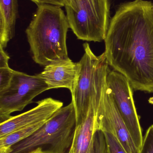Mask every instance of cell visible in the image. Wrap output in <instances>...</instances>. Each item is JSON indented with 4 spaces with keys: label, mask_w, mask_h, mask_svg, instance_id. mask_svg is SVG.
<instances>
[{
    "label": "cell",
    "mask_w": 153,
    "mask_h": 153,
    "mask_svg": "<svg viewBox=\"0 0 153 153\" xmlns=\"http://www.w3.org/2000/svg\"><path fill=\"white\" fill-rule=\"evenodd\" d=\"M49 90L39 74L30 75L15 71L10 85L0 91V124L11 117V114L21 111L33 99Z\"/></svg>",
    "instance_id": "obj_6"
},
{
    "label": "cell",
    "mask_w": 153,
    "mask_h": 153,
    "mask_svg": "<svg viewBox=\"0 0 153 153\" xmlns=\"http://www.w3.org/2000/svg\"><path fill=\"white\" fill-rule=\"evenodd\" d=\"M65 6H69L74 11L77 10V1L78 0H64Z\"/></svg>",
    "instance_id": "obj_19"
},
{
    "label": "cell",
    "mask_w": 153,
    "mask_h": 153,
    "mask_svg": "<svg viewBox=\"0 0 153 153\" xmlns=\"http://www.w3.org/2000/svg\"><path fill=\"white\" fill-rule=\"evenodd\" d=\"M80 69L79 62H74L68 57L56 60L46 65L39 75L49 90L66 88L72 95L78 81Z\"/></svg>",
    "instance_id": "obj_10"
},
{
    "label": "cell",
    "mask_w": 153,
    "mask_h": 153,
    "mask_svg": "<svg viewBox=\"0 0 153 153\" xmlns=\"http://www.w3.org/2000/svg\"><path fill=\"white\" fill-rule=\"evenodd\" d=\"M46 121L22 128L0 139V148L10 150L13 145L31 136L41 128Z\"/></svg>",
    "instance_id": "obj_12"
},
{
    "label": "cell",
    "mask_w": 153,
    "mask_h": 153,
    "mask_svg": "<svg viewBox=\"0 0 153 153\" xmlns=\"http://www.w3.org/2000/svg\"><path fill=\"white\" fill-rule=\"evenodd\" d=\"M18 0H0V46L4 49L15 34Z\"/></svg>",
    "instance_id": "obj_11"
},
{
    "label": "cell",
    "mask_w": 153,
    "mask_h": 153,
    "mask_svg": "<svg viewBox=\"0 0 153 153\" xmlns=\"http://www.w3.org/2000/svg\"><path fill=\"white\" fill-rule=\"evenodd\" d=\"M43 152V151L42 148L41 147H38L37 149L27 153H42Z\"/></svg>",
    "instance_id": "obj_20"
},
{
    "label": "cell",
    "mask_w": 153,
    "mask_h": 153,
    "mask_svg": "<svg viewBox=\"0 0 153 153\" xmlns=\"http://www.w3.org/2000/svg\"><path fill=\"white\" fill-rule=\"evenodd\" d=\"M140 153H153V125L148 128L144 136Z\"/></svg>",
    "instance_id": "obj_16"
},
{
    "label": "cell",
    "mask_w": 153,
    "mask_h": 153,
    "mask_svg": "<svg viewBox=\"0 0 153 153\" xmlns=\"http://www.w3.org/2000/svg\"><path fill=\"white\" fill-rule=\"evenodd\" d=\"M109 153H127L113 133H104Z\"/></svg>",
    "instance_id": "obj_14"
},
{
    "label": "cell",
    "mask_w": 153,
    "mask_h": 153,
    "mask_svg": "<svg viewBox=\"0 0 153 153\" xmlns=\"http://www.w3.org/2000/svg\"><path fill=\"white\" fill-rule=\"evenodd\" d=\"M10 57L4 51V49L0 46V68L9 67L8 62Z\"/></svg>",
    "instance_id": "obj_18"
},
{
    "label": "cell",
    "mask_w": 153,
    "mask_h": 153,
    "mask_svg": "<svg viewBox=\"0 0 153 153\" xmlns=\"http://www.w3.org/2000/svg\"><path fill=\"white\" fill-rule=\"evenodd\" d=\"M83 47L84 53L79 62V77L72 95L76 120L84 119L87 117L92 102L96 110L103 85L110 71L104 52L97 56L88 43H84Z\"/></svg>",
    "instance_id": "obj_4"
},
{
    "label": "cell",
    "mask_w": 153,
    "mask_h": 153,
    "mask_svg": "<svg viewBox=\"0 0 153 153\" xmlns=\"http://www.w3.org/2000/svg\"><path fill=\"white\" fill-rule=\"evenodd\" d=\"M76 125V114L72 101L57 111L42 127L26 139L10 147V153H27L47 146L45 153H68Z\"/></svg>",
    "instance_id": "obj_3"
},
{
    "label": "cell",
    "mask_w": 153,
    "mask_h": 153,
    "mask_svg": "<svg viewBox=\"0 0 153 153\" xmlns=\"http://www.w3.org/2000/svg\"><path fill=\"white\" fill-rule=\"evenodd\" d=\"M110 5L111 0H78L76 11L65 6L70 28L78 39L104 41L111 19Z\"/></svg>",
    "instance_id": "obj_5"
},
{
    "label": "cell",
    "mask_w": 153,
    "mask_h": 153,
    "mask_svg": "<svg viewBox=\"0 0 153 153\" xmlns=\"http://www.w3.org/2000/svg\"><path fill=\"white\" fill-rule=\"evenodd\" d=\"M37 103L35 108L0 124V139L22 128L46 121L63 107L62 102L51 98Z\"/></svg>",
    "instance_id": "obj_9"
},
{
    "label": "cell",
    "mask_w": 153,
    "mask_h": 153,
    "mask_svg": "<svg viewBox=\"0 0 153 153\" xmlns=\"http://www.w3.org/2000/svg\"><path fill=\"white\" fill-rule=\"evenodd\" d=\"M90 153H109L105 134L101 130L94 133Z\"/></svg>",
    "instance_id": "obj_13"
},
{
    "label": "cell",
    "mask_w": 153,
    "mask_h": 153,
    "mask_svg": "<svg viewBox=\"0 0 153 153\" xmlns=\"http://www.w3.org/2000/svg\"><path fill=\"white\" fill-rule=\"evenodd\" d=\"M104 41L109 66L125 76L134 90L153 93L152 2L120 4Z\"/></svg>",
    "instance_id": "obj_1"
},
{
    "label": "cell",
    "mask_w": 153,
    "mask_h": 153,
    "mask_svg": "<svg viewBox=\"0 0 153 153\" xmlns=\"http://www.w3.org/2000/svg\"><path fill=\"white\" fill-rule=\"evenodd\" d=\"M152 4H153V3H152Z\"/></svg>",
    "instance_id": "obj_22"
},
{
    "label": "cell",
    "mask_w": 153,
    "mask_h": 153,
    "mask_svg": "<svg viewBox=\"0 0 153 153\" xmlns=\"http://www.w3.org/2000/svg\"><path fill=\"white\" fill-rule=\"evenodd\" d=\"M10 151L9 150L0 148V153H9Z\"/></svg>",
    "instance_id": "obj_21"
},
{
    "label": "cell",
    "mask_w": 153,
    "mask_h": 153,
    "mask_svg": "<svg viewBox=\"0 0 153 153\" xmlns=\"http://www.w3.org/2000/svg\"><path fill=\"white\" fill-rule=\"evenodd\" d=\"M95 128L104 133L115 134L127 153H140L118 110L106 80L95 111Z\"/></svg>",
    "instance_id": "obj_8"
},
{
    "label": "cell",
    "mask_w": 153,
    "mask_h": 153,
    "mask_svg": "<svg viewBox=\"0 0 153 153\" xmlns=\"http://www.w3.org/2000/svg\"><path fill=\"white\" fill-rule=\"evenodd\" d=\"M44 153V152H43V153Z\"/></svg>",
    "instance_id": "obj_23"
},
{
    "label": "cell",
    "mask_w": 153,
    "mask_h": 153,
    "mask_svg": "<svg viewBox=\"0 0 153 153\" xmlns=\"http://www.w3.org/2000/svg\"><path fill=\"white\" fill-rule=\"evenodd\" d=\"M14 71L10 67L0 68V91L5 90L10 85Z\"/></svg>",
    "instance_id": "obj_15"
},
{
    "label": "cell",
    "mask_w": 153,
    "mask_h": 153,
    "mask_svg": "<svg viewBox=\"0 0 153 153\" xmlns=\"http://www.w3.org/2000/svg\"><path fill=\"white\" fill-rule=\"evenodd\" d=\"M69 28L62 7L49 4L37 6L25 30L36 63L46 66L56 60L68 57L66 40Z\"/></svg>",
    "instance_id": "obj_2"
},
{
    "label": "cell",
    "mask_w": 153,
    "mask_h": 153,
    "mask_svg": "<svg viewBox=\"0 0 153 153\" xmlns=\"http://www.w3.org/2000/svg\"><path fill=\"white\" fill-rule=\"evenodd\" d=\"M106 83L135 144L140 151L143 137L134 101V89L130 82L125 76L113 70L108 74Z\"/></svg>",
    "instance_id": "obj_7"
},
{
    "label": "cell",
    "mask_w": 153,
    "mask_h": 153,
    "mask_svg": "<svg viewBox=\"0 0 153 153\" xmlns=\"http://www.w3.org/2000/svg\"><path fill=\"white\" fill-rule=\"evenodd\" d=\"M36 4L37 6L44 4H49L60 7H65L64 0H30Z\"/></svg>",
    "instance_id": "obj_17"
}]
</instances>
